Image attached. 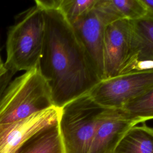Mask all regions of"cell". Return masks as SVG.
<instances>
[{
    "instance_id": "6da1fadb",
    "label": "cell",
    "mask_w": 153,
    "mask_h": 153,
    "mask_svg": "<svg viewBox=\"0 0 153 153\" xmlns=\"http://www.w3.org/2000/svg\"><path fill=\"white\" fill-rule=\"evenodd\" d=\"M45 19L43 45L38 68L51 94L54 106L61 108L88 93L101 81L92 59L72 26L53 0L35 1Z\"/></svg>"
},
{
    "instance_id": "7a4b0ae2",
    "label": "cell",
    "mask_w": 153,
    "mask_h": 153,
    "mask_svg": "<svg viewBox=\"0 0 153 153\" xmlns=\"http://www.w3.org/2000/svg\"><path fill=\"white\" fill-rule=\"evenodd\" d=\"M54 107L50 87L38 67L11 81L0 99V124L25 119Z\"/></svg>"
},
{
    "instance_id": "3957f363",
    "label": "cell",
    "mask_w": 153,
    "mask_h": 153,
    "mask_svg": "<svg viewBox=\"0 0 153 153\" xmlns=\"http://www.w3.org/2000/svg\"><path fill=\"white\" fill-rule=\"evenodd\" d=\"M45 32V19L42 8L37 4L12 26L7 33V59L8 71L14 74L37 68L41 57Z\"/></svg>"
},
{
    "instance_id": "277c9868",
    "label": "cell",
    "mask_w": 153,
    "mask_h": 153,
    "mask_svg": "<svg viewBox=\"0 0 153 153\" xmlns=\"http://www.w3.org/2000/svg\"><path fill=\"white\" fill-rule=\"evenodd\" d=\"M108 108L88 93L60 108L58 125L65 153H88L97 125Z\"/></svg>"
},
{
    "instance_id": "5b68a950",
    "label": "cell",
    "mask_w": 153,
    "mask_h": 153,
    "mask_svg": "<svg viewBox=\"0 0 153 153\" xmlns=\"http://www.w3.org/2000/svg\"><path fill=\"white\" fill-rule=\"evenodd\" d=\"M137 67L131 21L119 19L108 24L104 32L102 80L124 75Z\"/></svg>"
},
{
    "instance_id": "8992f818",
    "label": "cell",
    "mask_w": 153,
    "mask_h": 153,
    "mask_svg": "<svg viewBox=\"0 0 153 153\" xmlns=\"http://www.w3.org/2000/svg\"><path fill=\"white\" fill-rule=\"evenodd\" d=\"M153 88V66L130 71L102 80L88 93L100 105L121 108L126 103Z\"/></svg>"
},
{
    "instance_id": "52a82bcc",
    "label": "cell",
    "mask_w": 153,
    "mask_h": 153,
    "mask_svg": "<svg viewBox=\"0 0 153 153\" xmlns=\"http://www.w3.org/2000/svg\"><path fill=\"white\" fill-rule=\"evenodd\" d=\"M114 21L115 20L112 16L95 5L91 11L71 25L94 63L102 80L105 29Z\"/></svg>"
},
{
    "instance_id": "ba28073f",
    "label": "cell",
    "mask_w": 153,
    "mask_h": 153,
    "mask_svg": "<svg viewBox=\"0 0 153 153\" xmlns=\"http://www.w3.org/2000/svg\"><path fill=\"white\" fill-rule=\"evenodd\" d=\"M59 111L52 107L25 119L0 124V153H11L36 132L58 122Z\"/></svg>"
},
{
    "instance_id": "9c48e42d",
    "label": "cell",
    "mask_w": 153,
    "mask_h": 153,
    "mask_svg": "<svg viewBox=\"0 0 153 153\" xmlns=\"http://www.w3.org/2000/svg\"><path fill=\"white\" fill-rule=\"evenodd\" d=\"M136 124L121 108H108L97 125L88 153H114L124 135Z\"/></svg>"
},
{
    "instance_id": "30bf717a",
    "label": "cell",
    "mask_w": 153,
    "mask_h": 153,
    "mask_svg": "<svg viewBox=\"0 0 153 153\" xmlns=\"http://www.w3.org/2000/svg\"><path fill=\"white\" fill-rule=\"evenodd\" d=\"M11 153H65L58 122L38 131Z\"/></svg>"
},
{
    "instance_id": "8fae6325",
    "label": "cell",
    "mask_w": 153,
    "mask_h": 153,
    "mask_svg": "<svg viewBox=\"0 0 153 153\" xmlns=\"http://www.w3.org/2000/svg\"><path fill=\"white\" fill-rule=\"evenodd\" d=\"M131 25L137 69L142 63H153V18L145 16L131 21Z\"/></svg>"
},
{
    "instance_id": "7c38bea8",
    "label": "cell",
    "mask_w": 153,
    "mask_h": 153,
    "mask_svg": "<svg viewBox=\"0 0 153 153\" xmlns=\"http://www.w3.org/2000/svg\"><path fill=\"white\" fill-rule=\"evenodd\" d=\"M114 153H153V128L144 124L132 127L121 139Z\"/></svg>"
},
{
    "instance_id": "4fadbf2b",
    "label": "cell",
    "mask_w": 153,
    "mask_h": 153,
    "mask_svg": "<svg viewBox=\"0 0 153 153\" xmlns=\"http://www.w3.org/2000/svg\"><path fill=\"white\" fill-rule=\"evenodd\" d=\"M96 4L116 20L132 21L146 15L145 8L140 0H97Z\"/></svg>"
},
{
    "instance_id": "5bb4252c",
    "label": "cell",
    "mask_w": 153,
    "mask_h": 153,
    "mask_svg": "<svg viewBox=\"0 0 153 153\" xmlns=\"http://www.w3.org/2000/svg\"><path fill=\"white\" fill-rule=\"evenodd\" d=\"M121 109L137 124L153 119V88L127 102Z\"/></svg>"
},
{
    "instance_id": "9a60e30c",
    "label": "cell",
    "mask_w": 153,
    "mask_h": 153,
    "mask_svg": "<svg viewBox=\"0 0 153 153\" xmlns=\"http://www.w3.org/2000/svg\"><path fill=\"white\" fill-rule=\"evenodd\" d=\"M97 0H53L66 21L72 25L91 11Z\"/></svg>"
},
{
    "instance_id": "2e32d148",
    "label": "cell",
    "mask_w": 153,
    "mask_h": 153,
    "mask_svg": "<svg viewBox=\"0 0 153 153\" xmlns=\"http://www.w3.org/2000/svg\"><path fill=\"white\" fill-rule=\"evenodd\" d=\"M14 74V73L7 71L5 74L0 76V99L2 96L5 90L11 81L12 77Z\"/></svg>"
},
{
    "instance_id": "e0dca14e",
    "label": "cell",
    "mask_w": 153,
    "mask_h": 153,
    "mask_svg": "<svg viewBox=\"0 0 153 153\" xmlns=\"http://www.w3.org/2000/svg\"><path fill=\"white\" fill-rule=\"evenodd\" d=\"M143 5L147 16L153 18V0H140Z\"/></svg>"
},
{
    "instance_id": "ac0fdd59",
    "label": "cell",
    "mask_w": 153,
    "mask_h": 153,
    "mask_svg": "<svg viewBox=\"0 0 153 153\" xmlns=\"http://www.w3.org/2000/svg\"><path fill=\"white\" fill-rule=\"evenodd\" d=\"M7 71L8 70L5 67L4 63L2 62L1 56H0V76H2V75H4V74H5L7 72Z\"/></svg>"
}]
</instances>
